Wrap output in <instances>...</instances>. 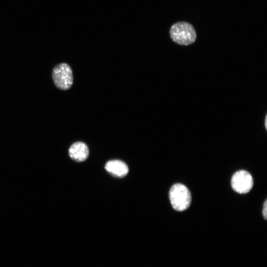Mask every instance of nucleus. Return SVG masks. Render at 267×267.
I'll list each match as a JSON object with an SVG mask.
<instances>
[{
    "mask_svg": "<svg viewBox=\"0 0 267 267\" xmlns=\"http://www.w3.org/2000/svg\"><path fill=\"white\" fill-rule=\"evenodd\" d=\"M170 36L176 43L188 45L193 44L196 39V33L192 25L186 22H179L171 28Z\"/></svg>",
    "mask_w": 267,
    "mask_h": 267,
    "instance_id": "1",
    "label": "nucleus"
},
{
    "mask_svg": "<svg viewBox=\"0 0 267 267\" xmlns=\"http://www.w3.org/2000/svg\"><path fill=\"white\" fill-rule=\"evenodd\" d=\"M169 198L173 208L181 212L187 209L191 202V195L188 188L181 183L174 184L170 189Z\"/></svg>",
    "mask_w": 267,
    "mask_h": 267,
    "instance_id": "2",
    "label": "nucleus"
},
{
    "mask_svg": "<svg viewBox=\"0 0 267 267\" xmlns=\"http://www.w3.org/2000/svg\"><path fill=\"white\" fill-rule=\"evenodd\" d=\"M52 78L55 86L61 90L69 89L73 83L72 69L66 63L58 64L53 68Z\"/></svg>",
    "mask_w": 267,
    "mask_h": 267,
    "instance_id": "3",
    "label": "nucleus"
},
{
    "mask_svg": "<svg viewBox=\"0 0 267 267\" xmlns=\"http://www.w3.org/2000/svg\"><path fill=\"white\" fill-rule=\"evenodd\" d=\"M253 183L252 176L249 172L245 170L236 172L232 176L231 180L232 189L240 194L249 192L253 187Z\"/></svg>",
    "mask_w": 267,
    "mask_h": 267,
    "instance_id": "4",
    "label": "nucleus"
},
{
    "mask_svg": "<svg viewBox=\"0 0 267 267\" xmlns=\"http://www.w3.org/2000/svg\"><path fill=\"white\" fill-rule=\"evenodd\" d=\"M89 150L84 142L78 141L72 144L69 149V155L71 158L77 162L85 161L88 157Z\"/></svg>",
    "mask_w": 267,
    "mask_h": 267,
    "instance_id": "5",
    "label": "nucleus"
},
{
    "mask_svg": "<svg viewBox=\"0 0 267 267\" xmlns=\"http://www.w3.org/2000/svg\"><path fill=\"white\" fill-rule=\"evenodd\" d=\"M105 168L109 173L117 178L124 177L129 172V168L126 164L119 160L108 161Z\"/></svg>",
    "mask_w": 267,
    "mask_h": 267,
    "instance_id": "6",
    "label": "nucleus"
},
{
    "mask_svg": "<svg viewBox=\"0 0 267 267\" xmlns=\"http://www.w3.org/2000/svg\"><path fill=\"white\" fill-rule=\"evenodd\" d=\"M263 215L265 220H267V200H266L264 202L263 208Z\"/></svg>",
    "mask_w": 267,
    "mask_h": 267,
    "instance_id": "7",
    "label": "nucleus"
},
{
    "mask_svg": "<svg viewBox=\"0 0 267 267\" xmlns=\"http://www.w3.org/2000/svg\"><path fill=\"white\" fill-rule=\"evenodd\" d=\"M265 126H266V128L267 129V116L266 117V120H265Z\"/></svg>",
    "mask_w": 267,
    "mask_h": 267,
    "instance_id": "8",
    "label": "nucleus"
}]
</instances>
